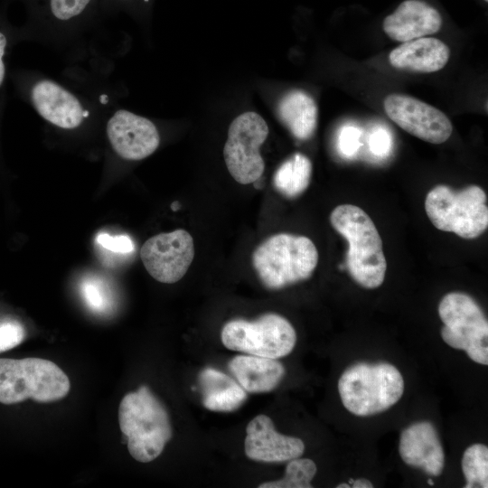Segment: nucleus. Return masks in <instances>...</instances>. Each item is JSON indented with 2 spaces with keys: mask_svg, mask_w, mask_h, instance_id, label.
Instances as JSON below:
<instances>
[{
  "mask_svg": "<svg viewBox=\"0 0 488 488\" xmlns=\"http://www.w3.org/2000/svg\"><path fill=\"white\" fill-rule=\"evenodd\" d=\"M7 46V38L5 34L0 31V88L2 87L5 76V66L4 56Z\"/></svg>",
  "mask_w": 488,
  "mask_h": 488,
  "instance_id": "obj_30",
  "label": "nucleus"
},
{
  "mask_svg": "<svg viewBox=\"0 0 488 488\" xmlns=\"http://www.w3.org/2000/svg\"><path fill=\"white\" fill-rule=\"evenodd\" d=\"M29 99L40 117L59 128L76 129L90 114L78 95L49 78L39 77L33 82Z\"/></svg>",
  "mask_w": 488,
  "mask_h": 488,
  "instance_id": "obj_12",
  "label": "nucleus"
},
{
  "mask_svg": "<svg viewBox=\"0 0 488 488\" xmlns=\"http://www.w3.org/2000/svg\"><path fill=\"white\" fill-rule=\"evenodd\" d=\"M70 383L54 362L41 358L0 359V403L11 405L32 399L47 403L63 399Z\"/></svg>",
  "mask_w": 488,
  "mask_h": 488,
  "instance_id": "obj_5",
  "label": "nucleus"
},
{
  "mask_svg": "<svg viewBox=\"0 0 488 488\" xmlns=\"http://www.w3.org/2000/svg\"><path fill=\"white\" fill-rule=\"evenodd\" d=\"M140 257L153 278L161 283H175L185 275L193 260L192 237L183 229L155 235L143 244Z\"/></svg>",
  "mask_w": 488,
  "mask_h": 488,
  "instance_id": "obj_10",
  "label": "nucleus"
},
{
  "mask_svg": "<svg viewBox=\"0 0 488 488\" xmlns=\"http://www.w3.org/2000/svg\"><path fill=\"white\" fill-rule=\"evenodd\" d=\"M425 210L436 229L463 239H475L488 227L487 196L478 185L459 191L436 185L426 196Z\"/></svg>",
  "mask_w": 488,
  "mask_h": 488,
  "instance_id": "obj_6",
  "label": "nucleus"
},
{
  "mask_svg": "<svg viewBox=\"0 0 488 488\" xmlns=\"http://www.w3.org/2000/svg\"><path fill=\"white\" fill-rule=\"evenodd\" d=\"M330 221L348 242L345 267L352 278L365 288L379 287L385 278L387 262L371 217L358 206L342 204L333 209Z\"/></svg>",
  "mask_w": 488,
  "mask_h": 488,
  "instance_id": "obj_1",
  "label": "nucleus"
},
{
  "mask_svg": "<svg viewBox=\"0 0 488 488\" xmlns=\"http://www.w3.org/2000/svg\"><path fill=\"white\" fill-rule=\"evenodd\" d=\"M278 114L291 134L299 140L310 138L317 125L314 99L301 90L287 93L278 105Z\"/></svg>",
  "mask_w": 488,
  "mask_h": 488,
  "instance_id": "obj_20",
  "label": "nucleus"
},
{
  "mask_svg": "<svg viewBox=\"0 0 488 488\" xmlns=\"http://www.w3.org/2000/svg\"><path fill=\"white\" fill-rule=\"evenodd\" d=\"M97 241L105 249L118 253H128L133 251L134 245L127 236H110L107 233L99 234Z\"/></svg>",
  "mask_w": 488,
  "mask_h": 488,
  "instance_id": "obj_27",
  "label": "nucleus"
},
{
  "mask_svg": "<svg viewBox=\"0 0 488 488\" xmlns=\"http://www.w3.org/2000/svg\"><path fill=\"white\" fill-rule=\"evenodd\" d=\"M344 408L366 417L380 413L395 405L404 392V380L390 363L359 362L347 368L338 381Z\"/></svg>",
  "mask_w": 488,
  "mask_h": 488,
  "instance_id": "obj_4",
  "label": "nucleus"
},
{
  "mask_svg": "<svg viewBox=\"0 0 488 488\" xmlns=\"http://www.w3.org/2000/svg\"><path fill=\"white\" fill-rule=\"evenodd\" d=\"M229 369L238 383L252 393L272 390L285 374L284 366L277 359L251 354L235 356L230 361Z\"/></svg>",
  "mask_w": 488,
  "mask_h": 488,
  "instance_id": "obj_18",
  "label": "nucleus"
},
{
  "mask_svg": "<svg viewBox=\"0 0 488 488\" xmlns=\"http://www.w3.org/2000/svg\"><path fill=\"white\" fill-rule=\"evenodd\" d=\"M449 57V47L441 40L421 37L404 42L392 50L389 61L399 70L430 73L443 69Z\"/></svg>",
  "mask_w": 488,
  "mask_h": 488,
  "instance_id": "obj_17",
  "label": "nucleus"
},
{
  "mask_svg": "<svg viewBox=\"0 0 488 488\" xmlns=\"http://www.w3.org/2000/svg\"><path fill=\"white\" fill-rule=\"evenodd\" d=\"M390 136L383 128L375 129L369 140L371 151L379 156L386 155L390 149Z\"/></svg>",
  "mask_w": 488,
  "mask_h": 488,
  "instance_id": "obj_29",
  "label": "nucleus"
},
{
  "mask_svg": "<svg viewBox=\"0 0 488 488\" xmlns=\"http://www.w3.org/2000/svg\"><path fill=\"white\" fill-rule=\"evenodd\" d=\"M315 463L308 458H293L286 466L282 479L261 483L259 488H311L316 474Z\"/></svg>",
  "mask_w": 488,
  "mask_h": 488,
  "instance_id": "obj_23",
  "label": "nucleus"
},
{
  "mask_svg": "<svg viewBox=\"0 0 488 488\" xmlns=\"http://www.w3.org/2000/svg\"><path fill=\"white\" fill-rule=\"evenodd\" d=\"M82 295L88 305L95 311L103 312L108 305L104 289L96 282H85L82 285Z\"/></svg>",
  "mask_w": 488,
  "mask_h": 488,
  "instance_id": "obj_26",
  "label": "nucleus"
},
{
  "mask_svg": "<svg viewBox=\"0 0 488 488\" xmlns=\"http://www.w3.org/2000/svg\"><path fill=\"white\" fill-rule=\"evenodd\" d=\"M461 465L466 480L465 488L488 487V448L485 445L474 444L467 447Z\"/></svg>",
  "mask_w": 488,
  "mask_h": 488,
  "instance_id": "obj_22",
  "label": "nucleus"
},
{
  "mask_svg": "<svg viewBox=\"0 0 488 488\" xmlns=\"http://www.w3.org/2000/svg\"><path fill=\"white\" fill-rule=\"evenodd\" d=\"M106 133L115 153L125 160L145 159L160 144L155 125L150 119L126 109H118L112 114L107 122Z\"/></svg>",
  "mask_w": 488,
  "mask_h": 488,
  "instance_id": "obj_13",
  "label": "nucleus"
},
{
  "mask_svg": "<svg viewBox=\"0 0 488 488\" xmlns=\"http://www.w3.org/2000/svg\"><path fill=\"white\" fill-rule=\"evenodd\" d=\"M485 2H487L488 0H484Z\"/></svg>",
  "mask_w": 488,
  "mask_h": 488,
  "instance_id": "obj_34",
  "label": "nucleus"
},
{
  "mask_svg": "<svg viewBox=\"0 0 488 488\" xmlns=\"http://www.w3.org/2000/svg\"><path fill=\"white\" fill-rule=\"evenodd\" d=\"M360 131L352 127H343L339 135L338 146L342 154L352 155L360 145Z\"/></svg>",
  "mask_w": 488,
  "mask_h": 488,
  "instance_id": "obj_28",
  "label": "nucleus"
},
{
  "mask_svg": "<svg viewBox=\"0 0 488 488\" xmlns=\"http://www.w3.org/2000/svg\"><path fill=\"white\" fill-rule=\"evenodd\" d=\"M221 339L230 350L279 359L292 352L296 333L285 317L268 313L254 321L234 319L228 322L221 330Z\"/></svg>",
  "mask_w": 488,
  "mask_h": 488,
  "instance_id": "obj_8",
  "label": "nucleus"
},
{
  "mask_svg": "<svg viewBox=\"0 0 488 488\" xmlns=\"http://www.w3.org/2000/svg\"><path fill=\"white\" fill-rule=\"evenodd\" d=\"M268 135L264 118L255 112H246L230 124L223 148V156L230 175L240 184L258 181L265 169L259 153Z\"/></svg>",
  "mask_w": 488,
  "mask_h": 488,
  "instance_id": "obj_9",
  "label": "nucleus"
},
{
  "mask_svg": "<svg viewBox=\"0 0 488 488\" xmlns=\"http://www.w3.org/2000/svg\"><path fill=\"white\" fill-rule=\"evenodd\" d=\"M427 483H428L429 485H433V484H434V481H433L432 479H428V480H427Z\"/></svg>",
  "mask_w": 488,
  "mask_h": 488,
  "instance_id": "obj_33",
  "label": "nucleus"
},
{
  "mask_svg": "<svg viewBox=\"0 0 488 488\" xmlns=\"http://www.w3.org/2000/svg\"><path fill=\"white\" fill-rule=\"evenodd\" d=\"M438 314L444 324V342L465 351L474 361L487 365L488 322L474 299L462 292L448 293L439 303Z\"/></svg>",
  "mask_w": 488,
  "mask_h": 488,
  "instance_id": "obj_7",
  "label": "nucleus"
},
{
  "mask_svg": "<svg viewBox=\"0 0 488 488\" xmlns=\"http://www.w3.org/2000/svg\"><path fill=\"white\" fill-rule=\"evenodd\" d=\"M118 423L129 454L141 463L158 457L172 437L168 413L145 385L123 397Z\"/></svg>",
  "mask_w": 488,
  "mask_h": 488,
  "instance_id": "obj_2",
  "label": "nucleus"
},
{
  "mask_svg": "<svg viewBox=\"0 0 488 488\" xmlns=\"http://www.w3.org/2000/svg\"><path fill=\"white\" fill-rule=\"evenodd\" d=\"M442 16L432 5L422 0H405L386 16L382 27L392 40L408 42L437 33Z\"/></svg>",
  "mask_w": 488,
  "mask_h": 488,
  "instance_id": "obj_16",
  "label": "nucleus"
},
{
  "mask_svg": "<svg viewBox=\"0 0 488 488\" xmlns=\"http://www.w3.org/2000/svg\"><path fill=\"white\" fill-rule=\"evenodd\" d=\"M312 176V163L301 153H296L277 169L273 184L283 196L292 199L299 196L308 187Z\"/></svg>",
  "mask_w": 488,
  "mask_h": 488,
  "instance_id": "obj_21",
  "label": "nucleus"
},
{
  "mask_svg": "<svg viewBox=\"0 0 488 488\" xmlns=\"http://www.w3.org/2000/svg\"><path fill=\"white\" fill-rule=\"evenodd\" d=\"M244 449L252 460L280 463L300 457L305 444L300 438L278 433L270 418L258 415L247 426Z\"/></svg>",
  "mask_w": 488,
  "mask_h": 488,
  "instance_id": "obj_14",
  "label": "nucleus"
},
{
  "mask_svg": "<svg viewBox=\"0 0 488 488\" xmlns=\"http://www.w3.org/2000/svg\"><path fill=\"white\" fill-rule=\"evenodd\" d=\"M337 488H350L351 486L349 485V483H340L336 486Z\"/></svg>",
  "mask_w": 488,
  "mask_h": 488,
  "instance_id": "obj_32",
  "label": "nucleus"
},
{
  "mask_svg": "<svg viewBox=\"0 0 488 488\" xmlns=\"http://www.w3.org/2000/svg\"><path fill=\"white\" fill-rule=\"evenodd\" d=\"M318 263V251L305 236L278 233L253 251L252 265L268 289H280L309 278Z\"/></svg>",
  "mask_w": 488,
  "mask_h": 488,
  "instance_id": "obj_3",
  "label": "nucleus"
},
{
  "mask_svg": "<svg viewBox=\"0 0 488 488\" xmlns=\"http://www.w3.org/2000/svg\"><path fill=\"white\" fill-rule=\"evenodd\" d=\"M387 116L410 135L432 144H442L453 126L439 109L404 94H390L383 102Z\"/></svg>",
  "mask_w": 488,
  "mask_h": 488,
  "instance_id": "obj_11",
  "label": "nucleus"
},
{
  "mask_svg": "<svg viewBox=\"0 0 488 488\" xmlns=\"http://www.w3.org/2000/svg\"><path fill=\"white\" fill-rule=\"evenodd\" d=\"M91 0H50L49 8L52 17L67 23L80 16Z\"/></svg>",
  "mask_w": 488,
  "mask_h": 488,
  "instance_id": "obj_24",
  "label": "nucleus"
},
{
  "mask_svg": "<svg viewBox=\"0 0 488 488\" xmlns=\"http://www.w3.org/2000/svg\"><path fill=\"white\" fill-rule=\"evenodd\" d=\"M399 452L403 462L425 473L441 474L445 455L438 434L428 421L416 422L400 435Z\"/></svg>",
  "mask_w": 488,
  "mask_h": 488,
  "instance_id": "obj_15",
  "label": "nucleus"
},
{
  "mask_svg": "<svg viewBox=\"0 0 488 488\" xmlns=\"http://www.w3.org/2000/svg\"><path fill=\"white\" fill-rule=\"evenodd\" d=\"M203 406L212 411L230 412L239 408L247 391L227 374L213 368L203 369L199 376Z\"/></svg>",
  "mask_w": 488,
  "mask_h": 488,
  "instance_id": "obj_19",
  "label": "nucleus"
},
{
  "mask_svg": "<svg viewBox=\"0 0 488 488\" xmlns=\"http://www.w3.org/2000/svg\"><path fill=\"white\" fill-rule=\"evenodd\" d=\"M352 484L353 488H372L373 487L372 483L365 478H359V479L353 480Z\"/></svg>",
  "mask_w": 488,
  "mask_h": 488,
  "instance_id": "obj_31",
  "label": "nucleus"
},
{
  "mask_svg": "<svg viewBox=\"0 0 488 488\" xmlns=\"http://www.w3.org/2000/svg\"><path fill=\"white\" fill-rule=\"evenodd\" d=\"M26 331L23 325L14 319L0 320V352L11 350L24 340Z\"/></svg>",
  "mask_w": 488,
  "mask_h": 488,
  "instance_id": "obj_25",
  "label": "nucleus"
}]
</instances>
